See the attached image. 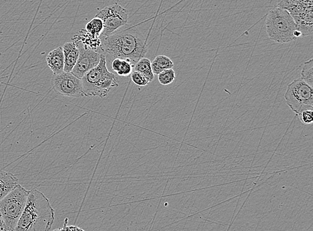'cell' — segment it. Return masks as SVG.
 <instances>
[{"label":"cell","instance_id":"cell-1","mask_svg":"<svg viewBox=\"0 0 313 231\" xmlns=\"http://www.w3.org/2000/svg\"><path fill=\"white\" fill-rule=\"evenodd\" d=\"M100 40L101 48L105 52L115 58L129 61L134 66L148 51L147 40L141 31L132 27L118 29Z\"/></svg>","mask_w":313,"mask_h":231},{"label":"cell","instance_id":"cell-2","mask_svg":"<svg viewBox=\"0 0 313 231\" xmlns=\"http://www.w3.org/2000/svg\"><path fill=\"white\" fill-rule=\"evenodd\" d=\"M54 210L48 199L37 189L29 191L24 210L13 231H49Z\"/></svg>","mask_w":313,"mask_h":231},{"label":"cell","instance_id":"cell-3","mask_svg":"<svg viewBox=\"0 0 313 231\" xmlns=\"http://www.w3.org/2000/svg\"><path fill=\"white\" fill-rule=\"evenodd\" d=\"M83 93L87 97L105 98L113 88L119 86L117 77L107 68L106 56L100 54L99 64L81 78Z\"/></svg>","mask_w":313,"mask_h":231},{"label":"cell","instance_id":"cell-4","mask_svg":"<svg viewBox=\"0 0 313 231\" xmlns=\"http://www.w3.org/2000/svg\"><path fill=\"white\" fill-rule=\"evenodd\" d=\"M266 31L269 38L277 43L291 42L301 37L294 19L285 9L275 7L267 15Z\"/></svg>","mask_w":313,"mask_h":231},{"label":"cell","instance_id":"cell-5","mask_svg":"<svg viewBox=\"0 0 313 231\" xmlns=\"http://www.w3.org/2000/svg\"><path fill=\"white\" fill-rule=\"evenodd\" d=\"M29 191L20 185L15 187L0 201V213L3 221V231H13L22 215Z\"/></svg>","mask_w":313,"mask_h":231},{"label":"cell","instance_id":"cell-6","mask_svg":"<svg viewBox=\"0 0 313 231\" xmlns=\"http://www.w3.org/2000/svg\"><path fill=\"white\" fill-rule=\"evenodd\" d=\"M277 7L288 11L296 23L301 37L313 34V0H279Z\"/></svg>","mask_w":313,"mask_h":231},{"label":"cell","instance_id":"cell-7","mask_svg":"<svg viewBox=\"0 0 313 231\" xmlns=\"http://www.w3.org/2000/svg\"><path fill=\"white\" fill-rule=\"evenodd\" d=\"M287 105L295 113L313 110V87L301 78L288 85L285 94Z\"/></svg>","mask_w":313,"mask_h":231},{"label":"cell","instance_id":"cell-8","mask_svg":"<svg viewBox=\"0 0 313 231\" xmlns=\"http://www.w3.org/2000/svg\"><path fill=\"white\" fill-rule=\"evenodd\" d=\"M95 17L102 19L104 24V30L100 35V39L112 35L127 25L129 12L122 5L116 3L104 7Z\"/></svg>","mask_w":313,"mask_h":231},{"label":"cell","instance_id":"cell-9","mask_svg":"<svg viewBox=\"0 0 313 231\" xmlns=\"http://www.w3.org/2000/svg\"><path fill=\"white\" fill-rule=\"evenodd\" d=\"M53 91L59 95L72 98L84 97L82 80L72 72H63L53 75Z\"/></svg>","mask_w":313,"mask_h":231},{"label":"cell","instance_id":"cell-10","mask_svg":"<svg viewBox=\"0 0 313 231\" xmlns=\"http://www.w3.org/2000/svg\"><path fill=\"white\" fill-rule=\"evenodd\" d=\"M79 50V57L76 65L72 72L78 78H82L87 72H89L99 64L100 60V54L96 50L84 46L82 43L74 41Z\"/></svg>","mask_w":313,"mask_h":231},{"label":"cell","instance_id":"cell-11","mask_svg":"<svg viewBox=\"0 0 313 231\" xmlns=\"http://www.w3.org/2000/svg\"><path fill=\"white\" fill-rule=\"evenodd\" d=\"M64 52V72H71L76 65L79 57V50L74 41L65 43L62 46Z\"/></svg>","mask_w":313,"mask_h":231},{"label":"cell","instance_id":"cell-12","mask_svg":"<svg viewBox=\"0 0 313 231\" xmlns=\"http://www.w3.org/2000/svg\"><path fill=\"white\" fill-rule=\"evenodd\" d=\"M46 62L53 75L64 72V58L62 46H58L49 52L46 57Z\"/></svg>","mask_w":313,"mask_h":231},{"label":"cell","instance_id":"cell-13","mask_svg":"<svg viewBox=\"0 0 313 231\" xmlns=\"http://www.w3.org/2000/svg\"><path fill=\"white\" fill-rule=\"evenodd\" d=\"M18 185V179L13 173L0 170V201Z\"/></svg>","mask_w":313,"mask_h":231},{"label":"cell","instance_id":"cell-14","mask_svg":"<svg viewBox=\"0 0 313 231\" xmlns=\"http://www.w3.org/2000/svg\"><path fill=\"white\" fill-rule=\"evenodd\" d=\"M174 65V62L169 57L160 55L151 62L152 72L154 75H158L162 71L173 68Z\"/></svg>","mask_w":313,"mask_h":231},{"label":"cell","instance_id":"cell-15","mask_svg":"<svg viewBox=\"0 0 313 231\" xmlns=\"http://www.w3.org/2000/svg\"><path fill=\"white\" fill-rule=\"evenodd\" d=\"M133 71L140 72L148 80V82L151 83L154 79V74L152 72L151 68V61L149 59L144 57L140 59L133 68Z\"/></svg>","mask_w":313,"mask_h":231},{"label":"cell","instance_id":"cell-16","mask_svg":"<svg viewBox=\"0 0 313 231\" xmlns=\"http://www.w3.org/2000/svg\"><path fill=\"white\" fill-rule=\"evenodd\" d=\"M104 30V24L102 19L99 17H94L91 19L88 23H87L85 27V31L88 34L90 35L93 38L100 39V35Z\"/></svg>","mask_w":313,"mask_h":231},{"label":"cell","instance_id":"cell-17","mask_svg":"<svg viewBox=\"0 0 313 231\" xmlns=\"http://www.w3.org/2000/svg\"><path fill=\"white\" fill-rule=\"evenodd\" d=\"M301 80L304 81L309 86L313 87V61L311 59L305 62L301 72Z\"/></svg>","mask_w":313,"mask_h":231},{"label":"cell","instance_id":"cell-18","mask_svg":"<svg viewBox=\"0 0 313 231\" xmlns=\"http://www.w3.org/2000/svg\"><path fill=\"white\" fill-rule=\"evenodd\" d=\"M157 76L160 84L163 85V86H167V85L172 84L175 80L176 73L173 69H168V70L162 71Z\"/></svg>","mask_w":313,"mask_h":231},{"label":"cell","instance_id":"cell-19","mask_svg":"<svg viewBox=\"0 0 313 231\" xmlns=\"http://www.w3.org/2000/svg\"><path fill=\"white\" fill-rule=\"evenodd\" d=\"M133 64L129 61L122 60L118 70L117 71V74L122 77L129 76L133 72Z\"/></svg>","mask_w":313,"mask_h":231},{"label":"cell","instance_id":"cell-20","mask_svg":"<svg viewBox=\"0 0 313 231\" xmlns=\"http://www.w3.org/2000/svg\"><path fill=\"white\" fill-rule=\"evenodd\" d=\"M130 76H131L132 82L137 86H146L149 84V82L146 80L145 77L140 72L133 71Z\"/></svg>","mask_w":313,"mask_h":231},{"label":"cell","instance_id":"cell-21","mask_svg":"<svg viewBox=\"0 0 313 231\" xmlns=\"http://www.w3.org/2000/svg\"><path fill=\"white\" fill-rule=\"evenodd\" d=\"M313 110H305V111L297 114V116H298L299 119H300L301 122L303 124L309 125V124H311L313 122Z\"/></svg>","mask_w":313,"mask_h":231},{"label":"cell","instance_id":"cell-22","mask_svg":"<svg viewBox=\"0 0 313 231\" xmlns=\"http://www.w3.org/2000/svg\"><path fill=\"white\" fill-rule=\"evenodd\" d=\"M68 219H65L64 227L61 228L62 231H85L83 229L76 226H68Z\"/></svg>","mask_w":313,"mask_h":231},{"label":"cell","instance_id":"cell-23","mask_svg":"<svg viewBox=\"0 0 313 231\" xmlns=\"http://www.w3.org/2000/svg\"><path fill=\"white\" fill-rule=\"evenodd\" d=\"M121 62H122V59L120 58H115L114 60L112 61V70L115 72H117V71L118 70L119 67H120V65L121 64Z\"/></svg>","mask_w":313,"mask_h":231},{"label":"cell","instance_id":"cell-24","mask_svg":"<svg viewBox=\"0 0 313 231\" xmlns=\"http://www.w3.org/2000/svg\"><path fill=\"white\" fill-rule=\"evenodd\" d=\"M0 231H3V221L1 218V213H0Z\"/></svg>","mask_w":313,"mask_h":231},{"label":"cell","instance_id":"cell-25","mask_svg":"<svg viewBox=\"0 0 313 231\" xmlns=\"http://www.w3.org/2000/svg\"><path fill=\"white\" fill-rule=\"evenodd\" d=\"M53 231H62L61 229H55V230H53Z\"/></svg>","mask_w":313,"mask_h":231}]
</instances>
